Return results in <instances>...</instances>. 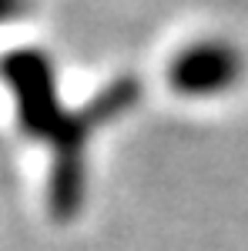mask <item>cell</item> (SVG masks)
Returning <instances> with one entry per match:
<instances>
[{
	"label": "cell",
	"instance_id": "cell-1",
	"mask_svg": "<svg viewBox=\"0 0 248 251\" xmlns=\"http://www.w3.org/2000/svg\"><path fill=\"white\" fill-rule=\"evenodd\" d=\"M0 77L7 80L10 94L17 100V117L27 127V134L57 141L71 117L57 107V91H54V67L40 50H20L0 60Z\"/></svg>",
	"mask_w": 248,
	"mask_h": 251
},
{
	"label": "cell",
	"instance_id": "cell-2",
	"mask_svg": "<svg viewBox=\"0 0 248 251\" xmlns=\"http://www.w3.org/2000/svg\"><path fill=\"white\" fill-rule=\"evenodd\" d=\"M27 7H30V0H0V24L17 20L20 14H27Z\"/></svg>",
	"mask_w": 248,
	"mask_h": 251
}]
</instances>
